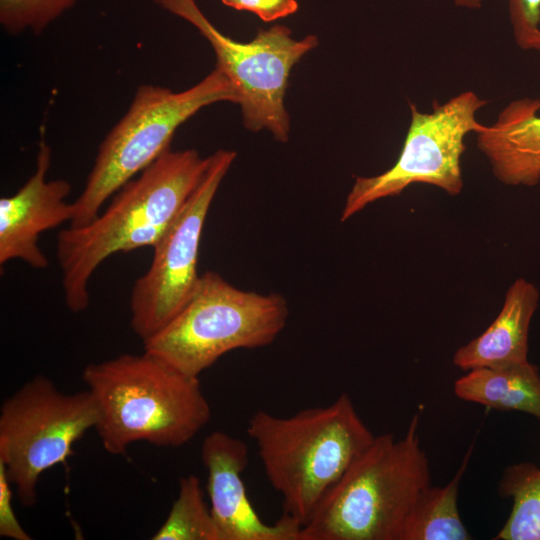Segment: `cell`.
Returning a JSON list of instances; mask_svg holds the SVG:
<instances>
[{"label": "cell", "instance_id": "1", "mask_svg": "<svg viewBox=\"0 0 540 540\" xmlns=\"http://www.w3.org/2000/svg\"><path fill=\"white\" fill-rule=\"evenodd\" d=\"M209 164L195 149H169L126 182L90 223L60 230L56 257L64 301L73 313L90 303L89 281L111 255L153 247L165 234Z\"/></svg>", "mask_w": 540, "mask_h": 540}, {"label": "cell", "instance_id": "2", "mask_svg": "<svg viewBox=\"0 0 540 540\" xmlns=\"http://www.w3.org/2000/svg\"><path fill=\"white\" fill-rule=\"evenodd\" d=\"M82 379L96 405L95 430L112 455L124 454L135 442L182 446L211 417L199 378L146 351L91 363Z\"/></svg>", "mask_w": 540, "mask_h": 540}, {"label": "cell", "instance_id": "3", "mask_svg": "<svg viewBox=\"0 0 540 540\" xmlns=\"http://www.w3.org/2000/svg\"><path fill=\"white\" fill-rule=\"evenodd\" d=\"M247 434L256 444L269 483L282 498V515L301 528L376 437L347 393L328 406L287 417L257 411L248 421Z\"/></svg>", "mask_w": 540, "mask_h": 540}, {"label": "cell", "instance_id": "4", "mask_svg": "<svg viewBox=\"0 0 540 540\" xmlns=\"http://www.w3.org/2000/svg\"><path fill=\"white\" fill-rule=\"evenodd\" d=\"M418 427L416 413L402 438L376 436L327 492L300 540H402L407 514L431 479Z\"/></svg>", "mask_w": 540, "mask_h": 540}, {"label": "cell", "instance_id": "5", "mask_svg": "<svg viewBox=\"0 0 540 540\" xmlns=\"http://www.w3.org/2000/svg\"><path fill=\"white\" fill-rule=\"evenodd\" d=\"M288 316L287 301L280 294L241 290L207 271L174 318L143 342L144 351L199 378L230 351L271 344Z\"/></svg>", "mask_w": 540, "mask_h": 540}, {"label": "cell", "instance_id": "6", "mask_svg": "<svg viewBox=\"0 0 540 540\" xmlns=\"http://www.w3.org/2000/svg\"><path fill=\"white\" fill-rule=\"evenodd\" d=\"M238 99L235 86L217 67L180 92L151 84L139 86L125 115L101 142L85 186L73 201L69 226L93 221L126 182L170 149L175 131L195 113L216 102L238 103Z\"/></svg>", "mask_w": 540, "mask_h": 540}, {"label": "cell", "instance_id": "7", "mask_svg": "<svg viewBox=\"0 0 540 540\" xmlns=\"http://www.w3.org/2000/svg\"><path fill=\"white\" fill-rule=\"evenodd\" d=\"M91 393H65L43 375L24 383L0 408V463L24 507L37 503L38 482L50 468L65 464L73 445L95 428Z\"/></svg>", "mask_w": 540, "mask_h": 540}, {"label": "cell", "instance_id": "8", "mask_svg": "<svg viewBox=\"0 0 540 540\" xmlns=\"http://www.w3.org/2000/svg\"><path fill=\"white\" fill-rule=\"evenodd\" d=\"M166 11L193 25L213 48L217 68L238 93L243 122L256 132L269 130L286 142L290 122L284 99L293 66L318 45L315 35L296 40L284 25L260 30L250 42H238L222 34L203 14L195 0H154Z\"/></svg>", "mask_w": 540, "mask_h": 540}, {"label": "cell", "instance_id": "9", "mask_svg": "<svg viewBox=\"0 0 540 540\" xmlns=\"http://www.w3.org/2000/svg\"><path fill=\"white\" fill-rule=\"evenodd\" d=\"M486 104L473 91L436 104L431 112H421L410 103L411 121L397 161L379 175L355 179L340 220L345 222L369 204L399 195L415 183L433 185L452 196L459 194L465 138L484 127L476 114Z\"/></svg>", "mask_w": 540, "mask_h": 540}, {"label": "cell", "instance_id": "10", "mask_svg": "<svg viewBox=\"0 0 540 540\" xmlns=\"http://www.w3.org/2000/svg\"><path fill=\"white\" fill-rule=\"evenodd\" d=\"M235 158L234 151L224 149L209 156L198 185L152 247L149 268L134 282L129 300L130 326L143 342L170 322L195 290L200 278L197 267L205 220Z\"/></svg>", "mask_w": 540, "mask_h": 540}, {"label": "cell", "instance_id": "11", "mask_svg": "<svg viewBox=\"0 0 540 540\" xmlns=\"http://www.w3.org/2000/svg\"><path fill=\"white\" fill-rule=\"evenodd\" d=\"M201 459L219 540H300L297 522L282 515L276 523L267 524L254 509L242 476L249 462L243 440L214 431L202 443Z\"/></svg>", "mask_w": 540, "mask_h": 540}, {"label": "cell", "instance_id": "12", "mask_svg": "<svg viewBox=\"0 0 540 540\" xmlns=\"http://www.w3.org/2000/svg\"><path fill=\"white\" fill-rule=\"evenodd\" d=\"M51 148L42 140L34 173L13 195L0 199V265L20 260L34 269H45L49 260L39 246L45 231L70 224L73 202L66 198L71 184L65 179L48 180Z\"/></svg>", "mask_w": 540, "mask_h": 540}, {"label": "cell", "instance_id": "13", "mask_svg": "<svg viewBox=\"0 0 540 540\" xmlns=\"http://www.w3.org/2000/svg\"><path fill=\"white\" fill-rule=\"evenodd\" d=\"M540 99L510 102L496 121L476 133L477 147L503 184L535 186L540 181Z\"/></svg>", "mask_w": 540, "mask_h": 540}, {"label": "cell", "instance_id": "14", "mask_svg": "<svg viewBox=\"0 0 540 540\" xmlns=\"http://www.w3.org/2000/svg\"><path fill=\"white\" fill-rule=\"evenodd\" d=\"M538 302L537 287L523 278L516 279L498 316L482 334L456 350L453 363L469 371L528 361L529 328Z\"/></svg>", "mask_w": 540, "mask_h": 540}, {"label": "cell", "instance_id": "15", "mask_svg": "<svg viewBox=\"0 0 540 540\" xmlns=\"http://www.w3.org/2000/svg\"><path fill=\"white\" fill-rule=\"evenodd\" d=\"M454 394L491 409L523 412L540 422V373L529 361L469 370L455 380Z\"/></svg>", "mask_w": 540, "mask_h": 540}, {"label": "cell", "instance_id": "16", "mask_svg": "<svg viewBox=\"0 0 540 540\" xmlns=\"http://www.w3.org/2000/svg\"><path fill=\"white\" fill-rule=\"evenodd\" d=\"M474 441L456 473L445 486L424 487L404 522L402 540H470L458 510V491L471 459Z\"/></svg>", "mask_w": 540, "mask_h": 540}, {"label": "cell", "instance_id": "17", "mask_svg": "<svg viewBox=\"0 0 540 540\" xmlns=\"http://www.w3.org/2000/svg\"><path fill=\"white\" fill-rule=\"evenodd\" d=\"M498 493L512 500V508L493 539L540 540V467L531 462L507 466Z\"/></svg>", "mask_w": 540, "mask_h": 540}, {"label": "cell", "instance_id": "18", "mask_svg": "<svg viewBox=\"0 0 540 540\" xmlns=\"http://www.w3.org/2000/svg\"><path fill=\"white\" fill-rule=\"evenodd\" d=\"M152 540H219L207 506L200 479L188 475L179 479L178 495L169 514Z\"/></svg>", "mask_w": 540, "mask_h": 540}, {"label": "cell", "instance_id": "19", "mask_svg": "<svg viewBox=\"0 0 540 540\" xmlns=\"http://www.w3.org/2000/svg\"><path fill=\"white\" fill-rule=\"evenodd\" d=\"M78 0H0V23L16 35L30 30L41 33L48 25L72 8Z\"/></svg>", "mask_w": 540, "mask_h": 540}, {"label": "cell", "instance_id": "20", "mask_svg": "<svg viewBox=\"0 0 540 540\" xmlns=\"http://www.w3.org/2000/svg\"><path fill=\"white\" fill-rule=\"evenodd\" d=\"M508 11L516 44L540 52V0H508Z\"/></svg>", "mask_w": 540, "mask_h": 540}, {"label": "cell", "instance_id": "21", "mask_svg": "<svg viewBox=\"0 0 540 540\" xmlns=\"http://www.w3.org/2000/svg\"><path fill=\"white\" fill-rule=\"evenodd\" d=\"M12 484L0 463V536L13 540H31L22 527L12 505Z\"/></svg>", "mask_w": 540, "mask_h": 540}, {"label": "cell", "instance_id": "22", "mask_svg": "<svg viewBox=\"0 0 540 540\" xmlns=\"http://www.w3.org/2000/svg\"><path fill=\"white\" fill-rule=\"evenodd\" d=\"M222 3L240 11L255 14L264 22H272L298 10L297 0H221Z\"/></svg>", "mask_w": 540, "mask_h": 540}, {"label": "cell", "instance_id": "23", "mask_svg": "<svg viewBox=\"0 0 540 540\" xmlns=\"http://www.w3.org/2000/svg\"><path fill=\"white\" fill-rule=\"evenodd\" d=\"M484 0H454V4L460 8L478 9L482 6Z\"/></svg>", "mask_w": 540, "mask_h": 540}]
</instances>
